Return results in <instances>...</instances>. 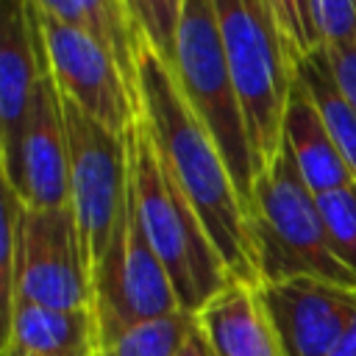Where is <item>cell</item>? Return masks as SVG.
<instances>
[{
  "instance_id": "obj_1",
  "label": "cell",
  "mask_w": 356,
  "mask_h": 356,
  "mask_svg": "<svg viewBox=\"0 0 356 356\" xmlns=\"http://www.w3.org/2000/svg\"><path fill=\"white\" fill-rule=\"evenodd\" d=\"M136 70L139 114L156 142V150L178 178L231 278L259 286L250 214L245 200L239 197L220 147L184 100L170 64L153 50L147 39L139 44Z\"/></svg>"
},
{
  "instance_id": "obj_2",
  "label": "cell",
  "mask_w": 356,
  "mask_h": 356,
  "mask_svg": "<svg viewBox=\"0 0 356 356\" xmlns=\"http://www.w3.org/2000/svg\"><path fill=\"white\" fill-rule=\"evenodd\" d=\"M128 164L131 195L147 242L170 275L181 312L197 314L234 278L178 178L156 150L142 114L128 131Z\"/></svg>"
},
{
  "instance_id": "obj_3",
  "label": "cell",
  "mask_w": 356,
  "mask_h": 356,
  "mask_svg": "<svg viewBox=\"0 0 356 356\" xmlns=\"http://www.w3.org/2000/svg\"><path fill=\"white\" fill-rule=\"evenodd\" d=\"M250 239L259 286L289 278H317L356 289V275L331 248L317 195L306 186L295 156L284 142L273 164L256 178Z\"/></svg>"
},
{
  "instance_id": "obj_4",
  "label": "cell",
  "mask_w": 356,
  "mask_h": 356,
  "mask_svg": "<svg viewBox=\"0 0 356 356\" xmlns=\"http://www.w3.org/2000/svg\"><path fill=\"white\" fill-rule=\"evenodd\" d=\"M170 70L181 86L184 100L220 147L250 214L259 170L211 0H184L175 31V58Z\"/></svg>"
},
{
  "instance_id": "obj_5",
  "label": "cell",
  "mask_w": 356,
  "mask_h": 356,
  "mask_svg": "<svg viewBox=\"0 0 356 356\" xmlns=\"http://www.w3.org/2000/svg\"><path fill=\"white\" fill-rule=\"evenodd\" d=\"M211 6L261 175L281 150V125L295 67L270 0H211Z\"/></svg>"
},
{
  "instance_id": "obj_6",
  "label": "cell",
  "mask_w": 356,
  "mask_h": 356,
  "mask_svg": "<svg viewBox=\"0 0 356 356\" xmlns=\"http://www.w3.org/2000/svg\"><path fill=\"white\" fill-rule=\"evenodd\" d=\"M70 147V206L89 273L106 256L128 206V136H117L61 95Z\"/></svg>"
},
{
  "instance_id": "obj_7",
  "label": "cell",
  "mask_w": 356,
  "mask_h": 356,
  "mask_svg": "<svg viewBox=\"0 0 356 356\" xmlns=\"http://www.w3.org/2000/svg\"><path fill=\"white\" fill-rule=\"evenodd\" d=\"M172 312H181L175 289L161 259L147 242L128 181L125 217L106 256L92 270V314L97 323L100 348L114 342L128 328Z\"/></svg>"
},
{
  "instance_id": "obj_8",
  "label": "cell",
  "mask_w": 356,
  "mask_h": 356,
  "mask_svg": "<svg viewBox=\"0 0 356 356\" xmlns=\"http://www.w3.org/2000/svg\"><path fill=\"white\" fill-rule=\"evenodd\" d=\"M17 300L50 309H92V273L72 206H22L11 284L3 292L6 312Z\"/></svg>"
},
{
  "instance_id": "obj_9",
  "label": "cell",
  "mask_w": 356,
  "mask_h": 356,
  "mask_svg": "<svg viewBox=\"0 0 356 356\" xmlns=\"http://www.w3.org/2000/svg\"><path fill=\"white\" fill-rule=\"evenodd\" d=\"M28 8L58 92L117 136H128L139 120V100L128 89L108 47L92 31L44 14L33 0H28Z\"/></svg>"
},
{
  "instance_id": "obj_10",
  "label": "cell",
  "mask_w": 356,
  "mask_h": 356,
  "mask_svg": "<svg viewBox=\"0 0 356 356\" xmlns=\"http://www.w3.org/2000/svg\"><path fill=\"white\" fill-rule=\"evenodd\" d=\"M36 44H39V81L19 134L6 147H0L3 181L22 197L28 209H61L70 206V147H67L64 106L39 31H36Z\"/></svg>"
},
{
  "instance_id": "obj_11",
  "label": "cell",
  "mask_w": 356,
  "mask_h": 356,
  "mask_svg": "<svg viewBox=\"0 0 356 356\" xmlns=\"http://www.w3.org/2000/svg\"><path fill=\"white\" fill-rule=\"evenodd\" d=\"M284 356H328L356 314V289L289 278L259 286Z\"/></svg>"
},
{
  "instance_id": "obj_12",
  "label": "cell",
  "mask_w": 356,
  "mask_h": 356,
  "mask_svg": "<svg viewBox=\"0 0 356 356\" xmlns=\"http://www.w3.org/2000/svg\"><path fill=\"white\" fill-rule=\"evenodd\" d=\"M92 309H50L17 300L6 312L3 356H97Z\"/></svg>"
},
{
  "instance_id": "obj_13",
  "label": "cell",
  "mask_w": 356,
  "mask_h": 356,
  "mask_svg": "<svg viewBox=\"0 0 356 356\" xmlns=\"http://www.w3.org/2000/svg\"><path fill=\"white\" fill-rule=\"evenodd\" d=\"M214 356H284L259 286L231 281L195 314Z\"/></svg>"
},
{
  "instance_id": "obj_14",
  "label": "cell",
  "mask_w": 356,
  "mask_h": 356,
  "mask_svg": "<svg viewBox=\"0 0 356 356\" xmlns=\"http://www.w3.org/2000/svg\"><path fill=\"white\" fill-rule=\"evenodd\" d=\"M281 142L292 150L295 164L314 195H325L353 184L350 170L339 153V145L328 131L320 106L298 78L286 97Z\"/></svg>"
},
{
  "instance_id": "obj_15",
  "label": "cell",
  "mask_w": 356,
  "mask_h": 356,
  "mask_svg": "<svg viewBox=\"0 0 356 356\" xmlns=\"http://www.w3.org/2000/svg\"><path fill=\"white\" fill-rule=\"evenodd\" d=\"M39 81V44L25 0H3L0 22V147L22 128Z\"/></svg>"
},
{
  "instance_id": "obj_16",
  "label": "cell",
  "mask_w": 356,
  "mask_h": 356,
  "mask_svg": "<svg viewBox=\"0 0 356 356\" xmlns=\"http://www.w3.org/2000/svg\"><path fill=\"white\" fill-rule=\"evenodd\" d=\"M295 78L309 89V95L320 106V111L328 122V131H331L334 142L339 145V153H342V159L350 170V178L356 184V108L342 95V89L334 78L328 50L320 47L309 58H303L295 67Z\"/></svg>"
},
{
  "instance_id": "obj_17",
  "label": "cell",
  "mask_w": 356,
  "mask_h": 356,
  "mask_svg": "<svg viewBox=\"0 0 356 356\" xmlns=\"http://www.w3.org/2000/svg\"><path fill=\"white\" fill-rule=\"evenodd\" d=\"M89 28L92 33L108 47L114 56L128 89L139 100V70H136V53L139 44L145 42V33L134 22L125 0H83Z\"/></svg>"
},
{
  "instance_id": "obj_18",
  "label": "cell",
  "mask_w": 356,
  "mask_h": 356,
  "mask_svg": "<svg viewBox=\"0 0 356 356\" xmlns=\"http://www.w3.org/2000/svg\"><path fill=\"white\" fill-rule=\"evenodd\" d=\"M192 323V314L172 312L167 317H156L147 323H139L120 334L114 342L103 345L97 356H175L186 328Z\"/></svg>"
},
{
  "instance_id": "obj_19",
  "label": "cell",
  "mask_w": 356,
  "mask_h": 356,
  "mask_svg": "<svg viewBox=\"0 0 356 356\" xmlns=\"http://www.w3.org/2000/svg\"><path fill=\"white\" fill-rule=\"evenodd\" d=\"M337 259L356 275V184L317 195Z\"/></svg>"
},
{
  "instance_id": "obj_20",
  "label": "cell",
  "mask_w": 356,
  "mask_h": 356,
  "mask_svg": "<svg viewBox=\"0 0 356 356\" xmlns=\"http://www.w3.org/2000/svg\"><path fill=\"white\" fill-rule=\"evenodd\" d=\"M270 8L275 14L278 31L286 42L292 67H298L303 58H309L314 50H320L312 0H270Z\"/></svg>"
},
{
  "instance_id": "obj_21",
  "label": "cell",
  "mask_w": 356,
  "mask_h": 356,
  "mask_svg": "<svg viewBox=\"0 0 356 356\" xmlns=\"http://www.w3.org/2000/svg\"><path fill=\"white\" fill-rule=\"evenodd\" d=\"M134 8H136V25L142 28L145 39L172 67L175 31H178L184 0H134Z\"/></svg>"
},
{
  "instance_id": "obj_22",
  "label": "cell",
  "mask_w": 356,
  "mask_h": 356,
  "mask_svg": "<svg viewBox=\"0 0 356 356\" xmlns=\"http://www.w3.org/2000/svg\"><path fill=\"white\" fill-rule=\"evenodd\" d=\"M312 14L323 50L356 44V0H312Z\"/></svg>"
},
{
  "instance_id": "obj_23",
  "label": "cell",
  "mask_w": 356,
  "mask_h": 356,
  "mask_svg": "<svg viewBox=\"0 0 356 356\" xmlns=\"http://www.w3.org/2000/svg\"><path fill=\"white\" fill-rule=\"evenodd\" d=\"M328 58H331V70H334V78L342 95L356 108V44L342 47V50H328Z\"/></svg>"
},
{
  "instance_id": "obj_24",
  "label": "cell",
  "mask_w": 356,
  "mask_h": 356,
  "mask_svg": "<svg viewBox=\"0 0 356 356\" xmlns=\"http://www.w3.org/2000/svg\"><path fill=\"white\" fill-rule=\"evenodd\" d=\"M44 14L67 22V25H78V28H89V17H86V8H83V0H33Z\"/></svg>"
},
{
  "instance_id": "obj_25",
  "label": "cell",
  "mask_w": 356,
  "mask_h": 356,
  "mask_svg": "<svg viewBox=\"0 0 356 356\" xmlns=\"http://www.w3.org/2000/svg\"><path fill=\"white\" fill-rule=\"evenodd\" d=\"M175 356H211V348H209V342H206V337H203L195 314H192V323H189L186 337H184V342H181V348H178Z\"/></svg>"
},
{
  "instance_id": "obj_26",
  "label": "cell",
  "mask_w": 356,
  "mask_h": 356,
  "mask_svg": "<svg viewBox=\"0 0 356 356\" xmlns=\"http://www.w3.org/2000/svg\"><path fill=\"white\" fill-rule=\"evenodd\" d=\"M328 356H356V314H353L350 325L345 328V334L339 337V342L334 345V350Z\"/></svg>"
},
{
  "instance_id": "obj_27",
  "label": "cell",
  "mask_w": 356,
  "mask_h": 356,
  "mask_svg": "<svg viewBox=\"0 0 356 356\" xmlns=\"http://www.w3.org/2000/svg\"><path fill=\"white\" fill-rule=\"evenodd\" d=\"M125 6H128V11H131V17H134V22H136V8H134V0H125ZM142 31V28H139Z\"/></svg>"
},
{
  "instance_id": "obj_28",
  "label": "cell",
  "mask_w": 356,
  "mask_h": 356,
  "mask_svg": "<svg viewBox=\"0 0 356 356\" xmlns=\"http://www.w3.org/2000/svg\"><path fill=\"white\" fill-rule=\"evenodd\" d=\"M211 356H214V353H211Z\"/></svg>"
}]
</instances>
